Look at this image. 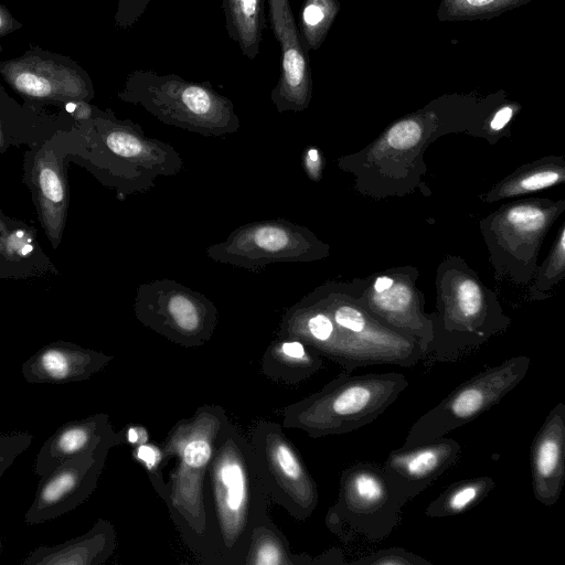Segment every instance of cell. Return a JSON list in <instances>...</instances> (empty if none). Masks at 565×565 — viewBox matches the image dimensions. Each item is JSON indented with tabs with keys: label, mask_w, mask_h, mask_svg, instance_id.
<instances>
[{
	"label": "cell",
	"mask_w": 565,
	"mask_h": 565,
	"mask_svg": "<svg viewBox=\"0 0 565 565\" xmlns=\"http://www.w3.org/2000/svg\"><path fill=\"white\" fill-rule=\"evenodd\" d=\"M269 498L248 437L227 419L204 486L207 565H244L253 529Z\"/></svg>",
	"instance_id": "1"
},
{
	"label": "cell",
	"mask_w": 565,
	"mask_h": 565,
	"mask_svg": "<svg viewBox=\"0 0 565 565\" xmlns=\"http://www.w3.org/2000/svg\"><path fill=\"white\" fill-rule=\"evenodd\" d=\"M86 141L78 166L122 199L150 191L159 177L181 172L183 159L172 145L148 137L140 125L94 105L89 119L75 121Z\"/></svg>",
	"instance_id": "2"
},
{
	"label": "cell",
	"mask_w": 565,
	"mask_h": 565,
	"mask_svg": "<svg viewBox=\"0 0 565 565\" xmlns=\"http://www.w3.org/2000/svg\"><path fill=\"white\" fill-rule=\"evenodd\" d=\"M228 419L220 405H203L168 431L162 452L172 463L161 494L186 546L202 563L206 557L204 486L221 428Z\"/></svg>",
	"instance_id": "3"
},
{
	"label": "cell",
	"mask_w": 565,
	"mask_h": 565,
	"mask_svg": "<svg viewBox=\"0 0 565 565\" xmlns=\"http://www.w3.org/2000/svg\"><path fill=\"white\" fill-rule=\"evenodd\" d=\"M407 387L402 373L343 371L318 392L286 406L281 426L312 438L348 434L374 422Z\"/></svg>",
	"instance_id": "4"
},
{
	"label": "cell",
	"mask_w": 565,
	"mask_h": 565,
	"mask_svg": "<svg viewBox=\"0 0 565 565\" xmlns=\"http://www.w3.org/2000/svg\"><path fill=\"white\" fill-rule=\"evenodd\" d=\"M121 102L142 107L159 121L203 137L238 131L234 103L209 82H193L152 70L130 72L117 94Z\"/></svg>",
	"instance_id": "5"
},
{
	"label": "cell",
	"mask_w": 565,
	"mask_h": 565,
	"mask_svg": "<svg viewBox=\"0 0 565 565\" xmlns=\"http://www.w3.org/2000/svg\"><path fill=\"white\" fill-rule=\"evenodd\" d=\"M402 507L382 467L356 462L340 475L338 499L328 509L326 525L343 540L361 535L380 542L398 525Z\"/></svg>",
	"instance_id": "6"
},
{
	"label": "cell",
	"mask_w": 565,
	"mask_h": 565,
	"mask_svg": "<svg viewBox=\"0 0 565 565\" xmlns=\"http://www.w3.org/2000/svg\"><path fill=\"white\" fill-rule=\"evenodd\" d=\"M85 151V138L75 125L57 130L24 152L22 180L53 248L62 242L70 205L67 166L77 164Z\"/></svg>",
	"instance_id": "7"
},
{
	"label": "cell",
	"mask_w": 565,
	"mask_h": 565,
	"mask_svg": "<svg viewBox=\"0 0 565 565\" xmlns=\"http://www.w3.org/2000/svg\"><path fill=\"white\" fill-rule=\"evenodd\" d=\"M530 366L529 356L518 355L466 380L412 425L402 447L411 448L443 437L472 422L515 388Z\"/></svg>",
	"instance_id": "8"
},
{
	"label": "cell",
	"mask_w": 565,
	"mask_h": 565,
	"mask_svg": "<svg viewBox=\"0 0 565 565\" xmlns=\"http://www.w3.org/2000/svg\"><path fill=\"white\" fill-rule=\"evenodd\" d=\"M134 312L141 324L184 348L204 345L218 323L213 301L168 278L141 284L136 291Z\"/></svg>",
	"instance_id": "9"
},
{
	"label": "cell",
	"mask_w": 565,
	"mask_h": 565,
	"mask_svg": "<svg viewBox=\"0 0 565 565\" xmlns=\"http://www.w3.org/2000/svg\"><path fill=\"white\" fill-rule=\"evenodd\" d=\"M205 253L214 262L256 273L274 263L311 262L326 250L307 227L278 217L239 225Z\"/></svg>",
	"instance_id": "10"
},
{
	"label": "cell",
	"mask_w": 565,
	"mask_h": 565,
	"mask_svg": "<svg viewBox=\"0 0 565 565\" xmlns=\"http://www.w3.org/2000/svg\"><path fill=\"white\" fill-rule=\"evenodd\" d=\"M248 439L269 501L298 521L310 518L319 503L318 486L282 426L260 420Z\"/></svg>",
	"instance_id": "11"
},
{
	"label": "cell",
	"mask_w": 565,
	"mask_h": 565,
	"mask_svg": "<svg viewBox=\"0 0 565 565\" xmlns=\"http://www.w3.org/2000/svg\"><path fill=\"white\" fill-rule=\"evenodd\" d=\"M0 76L24 104L38 108L89 103L95 96L89 74L75 60L38 45L18 57L0 60Z\"/></svg>",
	"instance_id": "12"
},
{
	"label": "cell",
	"mask_w": 565,
	"mask_h": 565,
	"mask_svg": "<svg viewBox=\"0 0 565 565\" xmlns=\"http://www.w3.org/2000/svg\"><path fill=\"white\" fill-rule=\"evenodd\" d=\"M111 444L71 457L40 477L34 499L25 512L29 525L44 523L75 510L95 491Z\"/></svg>",
	"instance_id": "13"
},
{
	"label": "cell",
	"mask_w": 565,
	"mask_h": 565,
	"mask_svg": "<svg viewBox=\"0 0 565 565\" xmlns=\"http://www.w3.org/2000/svg\"><path fill=\"white\" fill-rule=\"evenodd\" d=\"M269 22L280 47V74L270 93L278 113L302 111L311 100L312 77L289 0H267Z\"/></svg>",
	"instance_id": "14"
},
{
	"label": "cell",
	"mask_w": 565,
	"mask_h": 565,
	"mask_svg": "<svg viewBox=\"0 0 565 565\" xmlns=\"http://www.w3.org/2000/svg\"><path fill=\"white\" fill-rule=\"evenodd\" d=\"M460 454V444L443 436L391 451L382 468L399 502L405 505L454 467Z\"/></svg>",
	"instance_id": "15"
},
{
	"label": "cell",
	"mask_w": 565,
	"mask_h": 565,
	"mask_svg": "<svg viewBox=\"0 0 565 565\" xmlns=\"http://www.w3.org/2000/svg\"><path fill=\"white\" fill-rule=\"evenodd\" d=\"M531 480L536 501L554 505L565 480V405L558 402L546 415L531 445Z\"/></svg>",
	"instance_id": "16"
},
{
	"label": "cell",
	"mask_w": 565,
	"mask_h": 565,
	"mask_svg": "<svg viewBox=\"0 0 565 565\" xmlns=\"http://www.w3.org/2000/svg\"><path fill=\"white\" fill-rule=\"evenodd\" d=\"M114 356L67 341L43 345L25 362L21 372L31 384H65L88 380Z\"/></svg>",
	"instance_id": "17"
},
{
	"label": "cell",
	"mask_w": 565,
	"mask_h": 565,
	"mask_svg": "<svg viewBox=\"0 0 565 565\" xmlns=\"http://www.w3.org/2000/svg\"><path fill=\"white\" fill-rule=\"evenodd\" d=\"M122 443V433L114 430L107 414L98 413L67 422L40 448L34 461V473L42 477L71 457L95 451L107 444L118 446Z\"/></svg>",
	"instance_id": "18"
},
{
	"label": "cell",
	"mask_w": 565,
	"mask_h": 565,
	"mask_svg": "<svg viewBox=\"0 0 565 565\" xmlns=\"http://www.w3.org/2000/svg\"><path fill=\"white\" fill-rule=\"evenodd\" d=\"M75 125L64 109L51 114L45 108L19 104L0 84V153L10 147H31L57 130Z\"/></svg>",
	"instance_id": "19"
},
{
	"label": "cell",
	"mask_w": 565,
	"mask_h": 565,
	"mask_svg": "<svg viewBox=\"0 0 565 565\" xmlns=\"http://www.w3.org/2000/svg\"><path fill=\"white\" fill-rule=\"evenodd\" d=\"M117 535L110 521L98 519L84 534L53 546H39L23 565H100L113 555Z\"/></svg>",
	"instance_id": "20"
},
{
	"label": "cell",
	"mask_w": 565,
	"mask_h": 565,
	"mask_svg": "<svg viewBox=\"0 0 565 565\" xmlns=\"http://www.w3.org/2000/svg\"><path fill=\"white\" fill-rule=\"evenodd\" d=\"M36 236L34 226L13 220L0 239V278L29 279L58 274Z\"/></svg>",
	"instance_id": "21"
},
{
	"label": "cell",
	"mask_w": 565,
	"mask_h": 565,
	"mask_svg": "<svg viewBox=\"0 0 565 565\" xmlns=\"http://www.w3.org/2000/svg\"><path fill=\"white\" fill-rule=\"evenodd\" d=\"M345 564L343 553L332 547L311 557L294 554L282 532L274 524L268 511L257 520L245 555L244 565H327Z\"/></svg>",
	"instance_id": "22"
},
{
	"label": "cell",
	"mask_w": 565,
	"mask_h": 565,
	"mask_svg": "<svg viewBox=\"0 0 565 565\" xmlns=\"http://www.w3.org/2000/svg\"><path fill=\"white\" fill-rule=\"evenodd\" d=\"M323 366V358L303 342L277 338L260 359V372L266 377L296 385L315 375Z\"/></svg>",
	"instance_id": "23"
},
{
	"label": "cell",
	"mask_w": 565,
	"mask_h": 565,
	"mask_svg": "<svg viewBox=\"0 0 565 565\" xmlns=\"http://www.w3.org/2000/svg\"><path fill=\"white\" fill-rule=\"evenodd\" d=\"M228 36L249 60L260 51L265 26L264 0H223Z\"/></svg>",
	"instance_id": "24"
},
{
	"label": "cell",
	"mask_w": 565,
	"mask_h": 565,
	"mask_svg": "<svg viewBox=\"0 0 565 565\" xmlns=\"http://www.w3.org/2000/svg\"><path fill=\"white\" fill-rule=\"evenodd\" d=\"M494 487L495 482L489 476L456 481L430 501L424 512L434 519L463 514L481 503Z\"/></svg>",
	"instance_id": "25"
},
{
	"label": "cell",
	"mask_w": 565,
	"mask_h": 565,
	"mask_svg": "<svg viewBox=\"0 0 565 565\" xmlns=\"http://www.w3.org/2000/svg\"><path fill=\"white\" fill-rule=\"evenodd\" d=\"M339 10L338 0H305L298 28L307 52L321 46Z\"/></svg>",
	"instance_id": "26"
},
{
	"label": "cell",
	"mask_w": 565,
	"mask_h": 565,
	"mask_svg": "<svg viewBox=\"0 0 565 565\" xmlns=\"http://www.w3.org/2000/svg\"><path fill=\"white\" fill-rule=\"evenodd\" d=\"M531 0H443L437 15L440 21L489 19Z\"/></svg>",
	"instance_id": "27"
},
{
	"label": "cell",
	"mask_w": 565,
	"mask_h": 565,
	"mask_svg": "<svg viewBox=\"0 0 565 565\" xmlns=\"http://www.w3.org/2000/svg\"><path fill=\"white\" fill-rule=\"evenodd\" d=\"M132 456L143 467L153 489L160 495L164 484L161 447L146 441L135 446Z\"/></svg>",
	"instance_id": "28"
},
{
	"label": "cell",
	"mask_w": 565,
	"mask_h": 565,
	"mask_svg": "<svg viewBox=\"0 0 565 565\" xmlns=\"http://www.w3.org/2000/svg\"><path fill=\"white\" fill-rule=\"evenodd\" d=\"M350 565H433L428 559L407 551L404 547L393 546L382 548L355 561Z\"/></svg>",
	"instance_id": "29"
},
{
	"label": "cell",
	"mask_w": 565,
	"mask_h": 565,
	"mask_svg": "<svg viewBox=\"0 0 565 565\" xmlns=\"http://www.w3.org/2000/svg\"><path fill=\"white\" fill-rule=\"evenodd\" d=\"M33 435L26 431L0 434V478L13 461L26 450Z\"/></svg>",
	"instance_id": "30"
},
{
	"label": "cell",
	"mask_w": 565,
	"mask_h": 565,
	"mask_svg": "<svg viewBox=\"0 0 565 565\" xmlns=\"http://www.w3.org/2000/svg\"><path fill=\"white\" fill-rule=\"evenodd\" d=\"M420 137L419 122L415 119H404L391 127L386 140L392 148L404 150L416 146Z\"/></svg>",
	"instance_id": "31"
},
{
	"label": "cell",
	"mask_w": 565,
	"mask_h": 565,
	"mask_svg": "<svg viewBox=\"0 0 565 565\" xmlns=\"http://www.w3.org/2000/svg\"><path fill=\"white\" fill-rule=\"evenodd\" d=\"M562 178V172L556 170H540L520 178L513 184L509 185L505 192L507 194H518L541 190L559 182Z\"/></svg>",
	"instance_id": "32"
},
{
	"label": "cell",
	"mask_w": 565,
	"mask_h": 565,
	"mask_svg": "<svg viewBox=\"0 0 565 565\" xmlns=\"http://www.w3.org/2000/svg\"><path fill=\"white\" fill-rule=\"evenodd\" d=\"M507 216L508 222L522 234L535 233L545 224L544 213L534 206H516L510 210Z\"/></svg>",
	"instance_id": "33"
},
{
	"label": "cell",
	"mask_w": 565,
	"mask_h": 565,
	"mask_svg": "<svg viewBox=\"0 0 565 565\" xmlns=\"http://www.w3.org/2000/svg\"><path fill=\"white\" fill-rule=\"evenodd\" d=\"M150 0H118L114 21L119 29H130L145 13Z\"/></svg>",
	"instance_id": "34"
},
{
	"label": "cell",
	"mask_w": 565,
	"mask_h": 565,
	"mask_svg": "<svg viewBox=\"0 0 565 565\" xmlns=\"http://www.w3.org/2000/svg\"><path fill=\"white\" fill-rule=\"evenodd\" d=\"M302 167L308 178L312 181H318L322 171V158L319 150L315 147H309L302 153Z\"/></svg>",
	"instance_id": "35"
},
{
	"label": "cell",
	"mask_w": 565,
	"mask_h": 565,
	"mask_svg": "<svg viewBox=\"0 0 565 565\" xmlns=\"http://www.w3.org/2000/svg\"><path fill=\"white\" fill-rule=\"evenodd\" d=\"M21 28L22 23L15 19L6 6L0 3V40ZM2 51L3 49L0 42V54Z\"/></svg>",
	"instance_id": "36"
},
{
	"label": "cell",
	"mask_w": 565,
	"mask_h": 565,
	"mask_svg": "<svg viewBox=\"0 0 565 565\" xmlns=\"http://www.w3.org/2000/svg\"><path fill=\"white\" fill-rule=\"evenodd\" d=\"M121 433L124 436V443L137 446L148 441V433L141 426L130 425L122 429Z\"/></svg>",
	"instance_id": "37"
},
{
	"label": "cell",
	"mask_w": 565,
	"mask_h": 565,
	"mask_svg": "<svg viewBox=\"0 0 565 565\" xmlns=\"http://www.w3.org/2000/svg\"><path fill=\"white\" fill-rule=\"evenodd\" d=\"M513 109L510 106L503 107L494 115L490 126L493 130L502 129L511 119Z\"/></svg>",
	"instance_id": "38"
},
{
	"label": "cell",
	"mask_w": 565,
	"mask_h": 565,
	"mask_svg": "<svg viewBox=\"0 0 565 565\" xmlns=\"http://www.w3.org/2000/svg\"><path fill=\"white\" fill-rule=\"evenodd\" d=\"M393 285V279L390 277H379L374 284L375 292H382Z\"/></svg>",
	"instance_id": "39"
},
{
	"label": "cell",
	"mask_w": 565,
	"mask_h": 565,
	"mask_svg": "<svg viewBox=\"0 0 565 565\" xmlns=\"http://www.w3.org/2000/svg\"><path fill=\"white\" fill-rule=\"evenodd\" d=\"M13 220H14L13 217L7 216L0 209V239L8 231L9 226L12 224Z\"/></svg>",
	"instance_id": "40"
},
{
	"label": "cell",
	"mask_w": 565,
	"mask_h": 565,
	"mask_svg": "<svg viewBox=\"0 0 565 565\" xmlns=\"http://www.w3.org/2000/svg\"><path fill=\"white\" fill-rule=\"evenodd\" d=\"M1 552H2V543H1V537H0V556H1Z\"/></svg>",
	"instance_id": "41"
}]
</instances>
